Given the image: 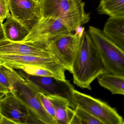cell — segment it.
Segmentation results:
<instances>
[{"mask_svg": "<svg viewBox=\"0 0 124 124\" xmlns=\"http://www.w3.org/2000/svg\"><path fill=\"white\" fill-rule=\"evenodd\" d=\"M87 32L99 53L106 72L124 76V51L99 29L90 26Z\"/></svg>", "mask_w": 124, "mask_h": 124, "instance_id": "277c9868", "label": "cell"}, {"mask_svg": "<svg viewBox=\"0 0 124 124\" xmlns=\"http://www.w3.org/2000/svg\"><path fill=\"white\" fill-rule=\"evenodd\" d=\"M39 96L41 103L46 111L56 121L55 109L50 100L47 95L40 92H39Z\"/></svg>", "mask_w": 124, "mask_h": 124, "instance_id": "ffe728a7", "label": "cell"}, {"mask_svg": "<svg viewBox=\"0 0 124 124\" xmlns=\"http://www.w3.org/2000/svg\"><path fill=\"white\" fill-rule=\"evenodd\" d=\"M54 107L57 124H70L74 113L67 99L55 95L47 96Z\"/></svg>", "mask_w": 124, "mask_h": 124, "instance_id": "5bb4252c", "label": "cell"}, {"mask_svg": "<svg viewBox=\"0 0 124 124\" xmlns=\"http://www.w3.org/2000/svg\"><path fill=\"white\" fill-rule=\"evenodd\" d=\"M14 69L20 70L28 75L42 77H55L53 74L49 70L41 67L36 65H21L16 67L14 68Z\"/></svg>", "mask_w": 124, "mask_h": 124, "instance_id": "d6986e66", "label": "cell"}, {"mask_svg": "<svg viewBox=\"0 0 124 124\" xmlns=\"http://www.w3.org/2000/svg\"><path fill=\"white\" fill-rule=\"evenodd\" d=\"M39 2L42 17L60 19L72 32L90 20L82 0H40Z\"/></svg>", "mask_w": 124, "mask_h": 124, "instance_id": "7a4b0ae2", "label": "cell"}, {"mask_svg": "<svg viewBox=\"0 0 124 124\" xmlns=\"http://www.w3.org/2000/svg\"><path fill=\"white\" fill-rule=\"evenodd\" d=\"M10 16L8 0H0V22L3 23Z\"/></svg>", "mask_w": 124, "mask_h": 124, "instance_id": "44dd1931", "label": "cell"}, {"mask_svg": "<svg viewBox=\"0 0 124 124\" xmlns=\"http://www.w3.org/2000/svg\"><path fill=\"white\" fill-rule=\"evenodd\" d=\"M0 54L56 57L48 46H39L21 42L11 41L7 39L0 41Z\"/></svg>", "mask_w": 124, "mask_h": 124, "instance_id": "7c38bea8", "label": "cell"}, {"mask_svg": "<svg viewBox=\"0 0 124 124\" xmlns=\"http://www.w3.org/2000/svg\"><path fill=\"white\" fill-rule=\"evenodd\" d=\"M35 1H37V2H40V0H34Z\"/></svg>", "mask_w": 124, "mask_h": 124, "instance_id": "484cf974", "label": "cell"}, {"mask_svg": "<svg viewBox=\"0 0 124 124\" xmlns=\"http://www.w3.org/2000/svg\"><path fill=\"white\" fill-rule=\"evenodd\" d=\"M5 93H3V92H0V99H1L5 95Z\"/></svg>", "mask_w": 124, "mask_h": 124, "instance_id": "d4e9b609", "label": "cell"}, {"mask_svg": "<svg viewBox=\"0 0 124 124\" xmlns=\"http://www.w3.org/2000/svg\"><path fill=\"white\" fill-rule=\"evenodd\" d=\"M73 98L76 106L87 111L103 124H124L122 117L106 102L75 89Z\"/></svg>", "mask_w": 124, "mask_h": 124, "instance_id": "8992f818", "label": "cell"}, {"mask_svg": "<svg viewBox=\"0 0 124 124\" xmlns=\"http://www.w3.org/2000/svg\"><path fill=\"white\" fill-rule=\"evenodd\" d=\"M11 16L29 30L42 17L40 2L34 0H8Z\"/></svg>", "mask_w": 124, "mask_h": 124, "instance_id": "8fae6325", "label": "cell"}, {"mask_svg": "<svg viewBox=\"0 0 124 124\" xmlns=\"http://www.w3.org/2000/svg\"><path fill=\"white\" fill-rule=\"evenodd\" d=\"M74 33L60 19L41 17L21 42L39 46H47L51 40L65 34Z\"/></svg>", "mask_w": 124, "mask_h": 124, "instance_id": "5b68a950", "label": "cell"}, {"mask_svg": "<svg viewBox=\"0 0 124 124\" xmlns=\"http://www.w3.org/2000/svg\"><path fill=\"white\" fill-rule=\"evenodd\" d=\"M4 119V117L0 113V124H3Z\"/></svg>", "mask_w": 124, "mask_h": 124, "instance_id": "cb8c5ba5", "label": "cell"}, {"mask_svg": "<svg viewBox=\"0 0 124 124\" xmlns=\"http://www.w3.org/2000/svg\"><path fill=\"white\" fill-rule=\"evenodd\" d=\"M0 113L14 124H42L30 113L25 103L12 90L0 99Z\"/></svg>", "mask_w": 124, "mask_h": 124, "instance_id": "9c48e42d", "label": "cell"}, {"mask_svg": "<svg viewBox=\"0 0 124 124\" xmlns=\"http://www.w3.org/2000/svg\"><path fill=\"white\" fill-rule=\"evenodd\" d=\"M8 71L11 86L9 91H14L25 103L32 116L42 124H57L44 108L40 98L39 91L26 74L9 67Z\"/></svg>", "mask_w": 124, "mask_h": 124, "instance_id": "3957f363", "label": "cell"}, {"mask_svg": "<svg viewBox=\"0 0 124 124\" xmlns=\"http://www.w3.org/2000/svg\"><path fill=\"white\" fill-rule=\"evenodd\" d=\"M97 11L109 17L124 16V0H101Z\"/></svg>", "mask_w": 124, "mask_h": 124, "instance_id": "e0dca14e", "label": "cell"}, {"mask_svg": "<svg viewBox=\"0 0 124 124\" xmlns=\"http://www.w3.org/2000/svg\"><path fill=\"white\" fill-rule=\"evenodd\" d=\"M2 24L0 22V41L6 39L3 28Z\"/></svg>", "mask_w": 124, "mask_h": 124, "instance_id": "7402d4cb", "label": "cell"}, {"mask_svg": "<svg viewBox=\"0 0 124 124\" xmlns=\"http://www.w3.org/2000/svg\"><path fill=\"white\" fill-rule=\"evenodd\" d=\"M101 31L108 39L124 51V16L109 17Z\"/></svg>", "mask_w": 124, "mask_h": 124, "instance_id": "4fadbf2b", "label": "cell"}, {"mask_svg": "<svg viewBox=\"0 0 124 124\" xmlns=\"http://www.w3.org/2000/svg\"><path fill=\"white\" fill-rule=\"evenodd\" d=\"M5 21L2 26L7 39L21 42L30 32V30L11 16Z\"/></svg>", "mask_w": 124, "mask_h": 124, "instance_id": "9a60e30c", "label": "cell"}, {"mask_svg": "<svg viewBox=\"0 0 124 124\" xmlns=\"http://www.w3.org/2000/svg\"><path fill=\"white\" fill-rule=\"evenodd\" d=\"M26 75L40 93L47 96H58L67 99L70 101V107L74 109L76 108L73 98L75 88L70 81L66 79H60L55 77Z\"/></svg>", "mask_w": 124, "mask_h": 124, "instance_id": "30bf717a", "label": "cell"}, {"mask_svg": "<svg viewBox=\"0 0 124 124\" xmlns=\"http://www.w3.org/2000/svg\"><path fill=\"white\" fill-rule=\"evenodd\" d=\"M8 91V90L6 88H5L4 87H3L2 85H0V92L6 93Z\"/></svg>", "mask_w": 124, "mask_h": 124, "instance_id": "603a6c76", "label": "cell"}, {"mask_svg": "<svg viewBox=\"0 0 124 124\" xmlns=\"http://www.w3.org/2000/svg\"><path fill=\"white\" fill-rule=\"evenodd\" d=\"M106 72L99 53L90 35L84 29L72 66L73 83L81 88L91 90V83Z\"/></svg>", "mask_w": 124, "mask_h": 124, "instance_id": "6da1fadb", "label": "cell"}, {"mask_svg": "<svg viewBox=\"0 0 124 124\" xmlns=\"http://www.w3.org/2000/svg\"><path fill=\"white\" fill-rule=\"evenodd\" d=\"M84 29L82 31H77L74 33L56 38L49 41L47 44L50 50L60 61L66 70L70 73Z\"/></svg>", "mask_w": 124, "mask_h": 124, "instance_id": "ba28073f", "label": "cell"}, {"mask_svg": "<svg viewBox=\"0 0 124 124\" xmlns=\"http://www.w3.org/2000/svg\"><path fill=\"white\" fill-rule=\"evenodd\" d=\"M98 78L100 85L112 94L124 95V76L106 72Z\"/></svg>", "mask_w": 124, "mask_h": 124, "instance_id": "2e32d148", "label": "cell"}, {"mask_svg": "<svg viewBox=\"0 0 124 124\" xmlns=\"http://www.w3.org/2000/svg\"><path fill=\"white\" fill-rule=\"evenodd\" d=\"M0 64L13 69L21 65H36L49 70L56 78L66 79V70L56 57H42L31 55L0 54Z\"/></svg>", "mask_w": 124, "mask_h": 124, "instance_id": "52a82bcc", "label": "cell"}, {"mask_svg": "<svg viewBox=\"0 0 124 124\" xmlns=\"http://www.w3.org/2000/svg\"><path fill=\"white\" fill-rule=\"evenodd\" d=\"M70 124H103L87 111L77 106Z\"/></svg>", "mask_w": 124, "mask_h": 124, "instance_id": "ac0fdd59", "label": "cell"}]
</instances>
